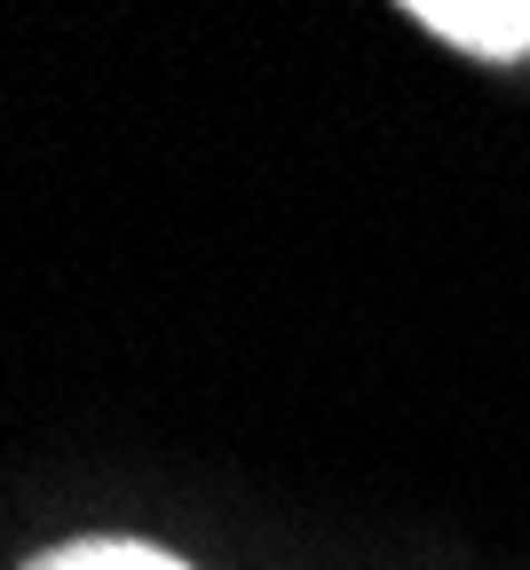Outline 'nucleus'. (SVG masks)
Instances as JSON below:
<instances>
[{
  "mask_svg": "<svg viewBox=\"0 0 530 570\" xmlns=\"http://www.w3.org/2000/svg\"><path fill=\"white\" fill-rule=\"evenodd\" d=\"M32 570H190V562H175L159 547H135V539H80V547L40 554Z\"/></svg>",
  "mask_w": 530,
  "mask_h": 570,
  "instance_id": "nucleus-2",
  "label": "nucleus"
},
{
  "mask_svg": "<svg viewBox=\"0 0 530 570\" xmlns=\"http://www.w3.org/2000/svg\"><path fill=\"white\" fill-rule=\"evenodd\" d=\"M412 24L491 63L530 56V0H412Z\"/></svg>",
  "mask_w": 530,
  "mask_h": 570,
  "instance_id": "nucleus-1",
  "label": "nucleus"
}]
</instances>
